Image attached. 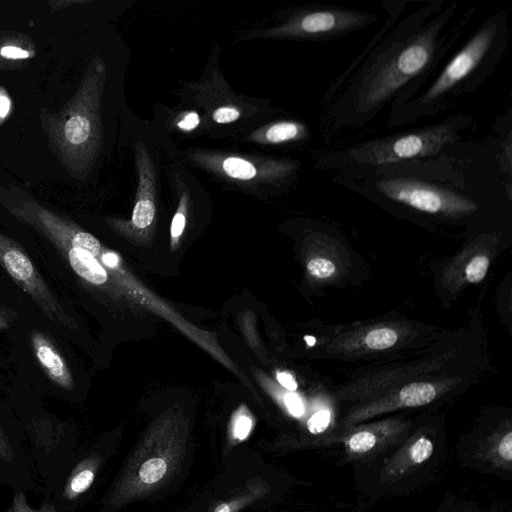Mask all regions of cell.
Instances as JSON below:
<instances>
[{"instance_id": "obj_22", "label": "cell", "mask_w": 512, "mask_h": 512, "mask_svg": "<svg viewBox=\"0 0 512 512\" xmlns=\"http://www.w3.org/2000/svg\"><path fill=\"white\" fill-rule=\"evenodd\" d=\"M330 423V412L320 410L314 413L307 421V428L312 434L322 433Z\"/></svg>"}, {"instance_id": "obj_8", "label": "cell", "mask_w": 512, "mask_h": 512, "mask_svg": "<svg viewBox=\"0 0 512 512\" xmlns=\"http://www.w3.org/2000/svg\"><path fill=\"white\" fill-rule=\"evenodd\" d=\"M0 265L52 322L67 329L74 327L68 312L44 281L22 247L1 233Z\"/></svg>"}, {"instance_id": "obj_2", "label": "cell", "mask_w": 512, "mask_h": 512, "mask_svg": "<svg viewBox=\"0 0 512 512\" xmlns=\"http://www.w3.org/2000/svg\"><path fill=\"white\" fill-rule=\"evenodd\" d=\"M509 38L507 14L495 12L488 16L418 94L389 110L387 128L442 113L462 96L480 89L504 58Z\"/></svg>"}, {"instance_id": "obj_24", "label": "cell", "mask_w": 512, "mask_h": 512, "mask_svg": "<svg viewBox=\"0 0 512 512\" xmlns=\"http://www.w3.org/2000/svg\"><path fill=\"white\" fill-rule=\"evenodd\" d=\"M0 56L8 60H21L32 57V53L29 50L23 49L16 45H3L0 48Z\"/></svg>"}, {"instance_id": "obj_16", "label": "cell", "mask_w": 512, "mask_h": 512, "mask_svg": "<svg viewBox=\"0 0 512 512\" xmlns=\"http://www.w3.org/2000/svg\"><path fill=\"white\" fill-rule=\"evenodd\" d=\"M398 340L395 330L388 327L375 328L369 331L365 338V345L373 350H383L392 347Z\"/></svg>"}, {"instance_id": "obj_33", "label": "cell", "mask_w": 512, "mask_h": 512, "mask_svg": "<svg viewBox=\"0 0 512 512\" xmlns=\"http://www.w3.org/2000/svg\"><path fill=\"white\" fill-rule=\"evenodd\" d=\"M14 316L10 310L7 308H0V329H8L12 322Z\"/></svg>"}, {"instance_id": "obj_21", "label": "cell", "mask_w": 512, "mask_h": 512, "mask_svg": "<svg viewBox=\"0 0 512 512\" xmlns=\"http://www.w3.org/2000/svg\"><path fill=\"white\" fill-rule=\"evenodd\" d=\"M7 512H57L51 504H43L40 508H31L22 493H16Z\"/></svg>"}, {"instance_id": "obj_19", "label": "cell", "mask_w": 512, "mask_h": 512, "mask_svg": "<svg viewBox=\"0 0 512 512\" xmlns=\"http://www.w3.org/2000/svg\"><path fill=\"white\" fill-rule=\"evenodd\" d=\"M433 443L425 437L415 441L409 449V459L414 464L425 462L433 453Z\"/></svg>"}, {"instance_id": "obj_18", "label": "cell", "mask_w": 512, "mask_h": 512, "mask_svg": "<svg viewBox=\"0 0 512 512\" xmlns=\"http://www.w3.org/2000/svg\"><path fill=\"white\" fill-rule=\"evenodd\" d=\"M376 436L370 431L355 433L348 440V448L354 453H365L376 444Z\"/></svg>"}, {"instance_id": "obj_30", "label": "cell", "mask_w": 512, "mask_h": 512, "mask_svg": "<svg viewBox=\"0 0 512 512\" xmlns=\"http://www.w3.org/2000/svg\"><path fill=\"white\" fill-rule=\"evenodd\" d=\"M11 100L5 90L0 88V125L10 112Z\"/></svg>"}, {"instance_id": "obj_3", "label": "cell", "mask_w": 512, "mask_h": 512, "mask_svg": "<svg viewBox=\"0 0 512 512\" xmlns=\"http://www.w3.org/2000/svg\"><path fill=\"white\" fill-rule=\"evenodd\" d=\"M473 124L470 114L452 115L433 124L324 152L316 167L335 171V179H349L381 168L427 160L456 145Z\"/></svg>"}, {"instance_id": "obj_20", "label": "cell", "mask_w": 512, "mask_h": 512, "mask_svg": "<svg viewBox=\"0 0 512 512\" xmlns=\"http://www.w3.org/2000/svg\"><path fill=\"white\" fill-rule=\"evenodd\" d=\"M307 270L309 274L313 277L327 279L335 273L336 266L329 259L314 258L308 262Z\"/></svg>"}, {"instance_id": "obj_26", "label": "cell", "mask_w": 512, "mask_h": 512, "mask_svg": "<svg viewBox=\"0 0 512 512\" xmlns=\"http://www.w3.org/2000/svg\"><path fill=\"white\" fill-rule=\"evenodd\" d=\"M284 401L291 415L295 417H300L303 415L304 407L302 401L297 395L293 393H288L286 394Z\"/></svg>"}, {"instance_id": "obj_34", "label": "cell", "mask_w": 512, "mask_h": 512, "mask_svg": "<svg viewBox=\"0 0 512 512\" xmlns=\"http://www.w3.org/2000/svg\"><path fill=\"white\" fill-rule=\"evenodd\" d=\"M102 261L108 268H115L118 266L119 258L113 252H104L102 255Z\"/></svg>"}, {"instance_id": "obj_31", "label": "cell", "mask_w": 512, "mask_h": 512, "mask_svg": "<svg viewBox=\"0 0 512 512\" xmlns=\"http://www.w3.org/2000/svg\"><path fill=\"white\" fill-rule=\"evenodd\" d=\"M198 124V114L195 112H191L182 121L178 123V127L184 131H190L193 130Z\"/></svg>"}, {"instance_id": "obj_28", "label": "cell", "mask_w": 512, "mask_h": 512, "mask_svg": "<svg viewBox=\"0 0 512 512\" xmlns=\"http://www.w3.org/2000/svg\"><path fill=\"white\" fill-rule=\"evenodd\" d=\"M0 458L7 462H10L13 458V452H12L11 445H10L1 426H0Z\"/></svg>"}, {"instance_id": "obj_7", "label": "cell", "mask_w": 512, "mask_h": 512, "mask_svg": "<svg viewBox=\"0 0 512 512\" xmlns=\"http://www.w3.org/2000/svg\"><path fill=\"white\" fill-rule=\"evenodd\" d=\"M378 15L357 8L314 5L293 17L283 33L313 40H333L361 31L378 20Z\"/></svg>"}, {"instance_id": "obj_10", "label": "cell", "mask_w": 512, "mask_h": 512, "mask_svg": "<svg viewBox=\"0 0 512 512\" xmlns=\"http://www.w3.org/2000/svg\"><path fill=\"white\" fill-rule=\"evenodd\" d=\"M139 185L137 201L132 214V223L140 229L148 227L155 216L154 204V172L146 153L141 149L138 153Z\"/></svg>"}, {"instance_id": "obj_17", "label": "cell", "mask_w": 512, "mask_h": 512, "mask_svg": "<svg viewBox=\"0 0 512 512\" xmlns=\"http://www.w3.org/2000/svg\"><path fill=\"white\" fill-rule=\"evenodd\" d=\"M489 267V259L485 255H476L465 267V278L469 283H478L484 279Z\"/></svg>"}, {"instance_id": "obj_5", "label": "cell", "mask_w": 512, "mask_h": 512, "mask_svg": "<svg viewBox=\"0 0 512 512\" xmlns=\"http://www.w3.org/2000/svg\"><path fill=\"white\" fill-rule=\"evenodd\" d=\"M104 72L97 64L86 74L74 97L57 114L43 118L54 150L65 168L81 174L92 162L100 140V80Z\"/></svg>"}, {"instance_id": "obj_1", "label": "cell", "mask_w": 512, "mask_h": 512, "mask_svg": "<svg viewBox=\"0 0 512 512\" xmlns=\"http://www.w3.org/2000/svg\"><path fill=\"white\" fill-rule=\"evenodd\" d=\"M457 2L424 0L399 17L324 95V136L361 129L390 106L410 101L461 40L476 8L460 16Z\"/></svg>"}, {"instance_id": "obj_14", "label": "cell", "mask_w": 512, "mask_h": 512, "mask_svg": "<svg viewBox=\"0 0 512 512\" xmlns=\"http://www.w3.org/2000/svg\"><path fill=\"white\" fill-rule=\"evenodd\" d=\"M306 136V127L302 123L295 121H282L275 123L265 132V139L270 143L299 140Z\"/></svg>"}, {"instance_id": "obj_15", "label": "cell", "mask_w": 512, "mask_h": 512, "mask_svg": "<svg viewBox=\"0 0 512 512\" xmlns=\"http://www.w3.org/2000/svg\"><path fill=\"white\" fill-rule=\"evenodd\" d=\"M222 170L231 178L250 180L257 175L256 167L249 161L239 157H228L222 162Z\"/></svg>"}, {"instance_id": "obj_29", "label": "cell", "mask_w": 512, "mask_h": 512, "mask_svg": "<svg viewBox=\"0 0 512 512\" xmlns=\"http://www.w3.org/2000/svg\"><path fill=\"white\" fill-rule=\"evenodd\" d=\"M185 215L179 210L173 217L171 223V236L174 238L179 237L185 227Z\"/></svg>"}, {"instance_id": "obj_23", "label": "cell", "mask_w": 512, "mask_h": 512, "mask_svg": "<svg viewBox=\"0 0 512 512\" xmlns=\"http://www.w3.org/2000/svg\"><path fill=\"white\" fill-rule=\"evenodd\" d=\"M252 428V420L245 414L238 415L232 426V435L235 440L242 441L247 438Z\"/></svg>"}, {"instance_id": "obj_13", "label": "cell", "mask_w": 512, "mask_h": 512, "mask_svg": "<svg viewBox=\"0 0 512 512\" xmlns=\"http://www.w3.org/2000/svg\"><path fill=\"white\" fill-rule=\"evenodd\" d=\"M268 492L267 484L259 478L248 481L245 487L235 496L219 503L213 512H238L242 508L252 504Z\"/></svg>"}, {"instance_id": "obj_11", "label": "cell", "mask_w": 512, "mask_h": 512, "mask_svg": "<svg viewBox=\"0 0 512 512\" xmlns=\"http://www.w3.org/2000/svg\"><path fill=\"white\" fill-rule=\"evenodd\" d=\"M100 466L98 456H89L83 459L73 469L64 487L63 497L67 500L77 499L93 484Z\"/></svg>"}, {"instance_id": "obj_6", "label": "cell", "mask_w": 512, "mask_h": 512, "mask_svg": "<svg viewBox=\"0 0 512 512\" xmlns=\"http://www.w3.org/2000/svg\"><path fill=\"white\" fill-rule=\"evenodd\" d=\"M351 188H365L391 202L430 215L461 217L478 210V204L457 190L456 184L415 175L398 166L370 171L349 179H335Z\"/></svg>"}, {"instance_id": "obj_27", "label": "cell", "mask_w": 512, "mask_h": 512, "mask_svg": "<svg viewBox=\"0 0 512 512\" xmlns=\"http://www.w3.org/2000/svg\"><path fill=\"white\" fill-rule=\"evenodd\" d=\"M498 453L504 460L510 462L512 460V433L508 432L498 445Z\"/></svg>"}, {"instance_id": "obj_9", "label": "cell", "mask_w": 512, "mask_h": 512, "mask_svg": "<svg viewBox=\"0 0 512 512\" xmlns=\"http://www.w3.org/2000/svg\"><path fill=\"white\" fill-rule=\"evenodd\" d=\"M30 341L34 355L49 380L61 389L71 390L74 387L72 372L50 337L42 331L33 330Z\"/></svg>"}, {"instance_id": "obj_4", "label": "cell", "mask_w": 512, "mask_h": 512, "mask_svg": "<svg viewBox=\"0 0 512 512\" xmlns=\"http://www.w3.org/2000/svg\"><path fill=\"white\" fill-rule=\"evenodd\" d=\"M186 448L185 435L172 423L153 428L126 462L109 495L106 512H114L163 486L177 472Z\"/></svg>"}, {"instance_id": "obj_32", "label": "cell", "mask_w": 512, "mask_h": 512, "mask_svg": "<svg viewBox=\"0 0 512 512\" xmlns=\"http://www.w3.org/2000/svg\"><path fill=\"white\" fill-rule=\"evenodd\" d=\"M277 379H278L279 383L282 386H284L285 388H287L288 390H290V391L296 390L297 383L290 374H288L286 372H280L277 374Z\"/></svg>"}, {"instance_id": "obj_12", "label": "cell", "mask_w": 512, "mask_h": 512, "mask_svg": "<svg viewBox=\"0 0 512 512\" xmlns=\"http://www.w3.org/2000/svg\"><path fill=\"white\" fill-rule=\"evenodd\" d=\"M437 395L436 387L429 382H415L404 386L396 395L392 404L380 411L402 407H418L430 403Z\"/></svg>"}, {"instance_id": "obj_25", "label": "cell", "mask_w": 512, "mask_h": 512, "mask_svg": "<svg viewBox=\"0 0 512 512\" xmlns=\"http://www.w3.org/2000/svg\"><path fill=\"white\" fill-rule=\"evenodd\" d=\"M240 112L234 107H220L213 113V119L217 123H229L237 120Z\"/></svg>"}]
</instances>
